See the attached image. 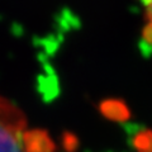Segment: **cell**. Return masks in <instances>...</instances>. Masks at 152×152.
<instances>
[{"mask_svg":"<svg viewBox=\"0 0 152 152\" xmlns=\"http://www.w3.org/2000/svg\"><path fill=\"white\" fill-rule=\"evenodd\" d=\"M0 152H53L46 132L29 129L23 112L0 95Z\"/></svg>","mask_w":152,"mask_h":152,"instance_id":"1","label":"cell"},{"mask_svg":"<svg viewBox=\"0 0 152 152\" xmlns=\"http://www.w3.org/2000/svg\"><path fill=\"white\" fill-rule=\"evenodd\" d=\"M145 7V26H143V38L152 45V0H143Z\"/></svg>","mask_w":152,"mask_h":152,"instance_id":"2","label":"cell"}]
</instances>
